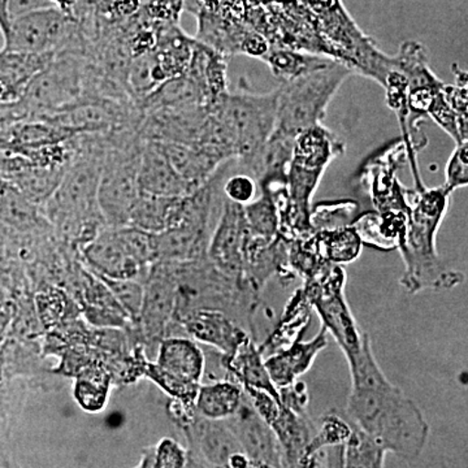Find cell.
Returning <instances> with one entry per match:
<instances>
[{
	"label": "cell",
	"mask_w": 468,
	"mask_h": 468,
	"mask_svg": "<svg viewBox=\"0 0 468 468\" xmlns=\"http://www.w3.org/2000/svg\"><path fill=\"white\" fill-rule=\"evenodd\" d=\"M174 320L196 343L214 347L224 359L232 358L241 345L252 337L232 316L218 309L187 310Z\"/></svg>",
	"instance_id": "cell-14"
},
{
	"label": "cell",
	"mask_w": 468,
	"mask_h": 468,
	"mask_svg": "<svg viewBox=\"0 0 468 468\" xmlns=\"http://www.w3.org/2000/svg\"><path fill=\"white\" fill-rule=\"evenodd\" d=\"M209 106L207 92L187 73L163 82L138 103V109L144 115L160 109Z\"/></svg>",
	"instance_id": "cell-24"
},
{
	"label": "cell",
	"mask_w": 468,
	"mask_h": 468,
	"mask_svg": "<svg viewBox=\"0 0 468 468\" xmlns=\"http://www.w3.org/2000/svg\"><path fill=\"white\" fill-rule=\"evenodd\" d=\"M322 55L307 54V52L288 50V48H271L261 61L270 67L271 72L282 82L292 81L315 69L326 60Z\"/></svg>",
	"instance_id": "cell-31"
},
{
	"label": "cell",
	"mask_w": 468,
	"mask_h": 468,
	"mask_svg": "<svg viewBox=\"0 0 468 468\" xmlns=\"http://www.w3.org/2000/svg\"><path fill=\"white\" fill-rule=\"evenodd\" d=\"M52 7L51 0H0V33H7L17 18Z\"/></svg>",
	"instance_id": "cell-37"
},
{
	"label": "cell",
	"mask_w": 468,
	"mask_h": 468,
	"mask_svg": "<svg viewBox=\"0 0 468 468\" xmlns=\"http://www.w3.org/2000/svg\"><path fill=\"white\" fill-rule=\"evenodd\" d=\"M246 227L252 236L276 239L280 234V218L275 199L268 189H260V196L243 206Z\"/></svg>",
	"instance_id": "cell-32"
},
{
	"label": "cell",
	"mask_w": 468,
	"mask_h": 468,
	"mask_svg": "<svg viewBox=\"0 0 468 468\" xmlns=\"http://www.w3.org/2000/svg\"><path fill=\"white\" fill-rule=\"evenodd\" d=\"M51 3L58 11L63 12V14L68 15V16H73V12H75L79 0H51Z\"/></svg>",
	"instance_id": "cell-45"
},
{
	"label": "cell",
	"mask_w": 468,
	"mask_h": 468,
	"mask_svg": "<svg viewBox=\"0 0 468 468\" xmlns=\"http://www.w3.org/2000/svg\"><path fill=\"white\" fill-rule=\"evenodd\" d=\"M75 399L88 412H100L109 401L111 377L100 363H90L76 375Z\"/></svg>",
	"instance_id": "cell-30"
},
{
	"label": "cell",
	"mask_w": 468,
	"mask_h": 468,
	"mask_svg": "<svg viewBox=\"0 0 468 468\" xmlns=\"http://www.w3.org/2000/svg\"><path fill=\"white\" fill-rule=\"evenodd\" d=\"M455 73V82L452 85H445V97L449 106L454 111L461 124L467 128V97L468 80L466 70H462L457 64L452 66Z\"/></svg>",
	"instance_id": "cell-40"
},
{
	"label": "cell",
	"mask_w": 468,
	"mask_h": 468,
	"mask_svg": "<svg viewBox=\"0 0 468 468\" xmlns=\"http://www.w3.org/2000/svg\"><path fill=\"white\" fill-rule=\"evenodd\" d=\"M221 468H228V467H221Z\"/></svg>",
	"instance_id": "cell-48"
},
{
	"label": "cell",
	"mask_w": 468,
	"mask_h": 468,
	"mask_svg": "<svg viewBox=\"0 0 468 468\" xmlns=\"http://www.w3.org/2000/svg\"><path fill=\"white\" fill-rule=\"evenodd\" d=\"M143 147L140 128L107 135L97 193L98 208L106 227L129 224L132 208L141 192L138 171Z\"/></svg>",
	"instance_id": "cell-5"
},
{
	"label": "cell",
	"mask_w": 468,
	"mask_h": 468,
	"mask_svg": "<svg viewBox=\"0 0 468 468\" xmlns=\"http://www.w3.org/2000/svg\"><path fill=\"white\" fill-rule=\"evenodd\" d=\"M38 206L14 185L0 181V224L18 234L32 233L41 226Z\"/></svg>",
	"instance_id": "cell-29"
},
{
	"label": "cell",
	"mask_w": 468,
	"mask_h": 468,
	"mask_svg": "<svg viewBox=\"0 0 468 468\" xmlns=\"http://www.w3.org/2000/svg\"><path fill=\"white\" fill-rule=\"evenodd\" d=\"M345 286L344 267L325 261L304 280L301 289L311 309L318 314L326 334L335 338L346 360H350L362 349L368 335L362 332L351 313L345 297Z\"/></svg>",
	"instance_id": "cell-8"
},
{
	"label": "cell",
	"mask_w": 468,
	"mask_h": 468,
	"mask_svg": "<svg viewBox=\"0 0 468 468\" xmlns=\"http://www.w3.org/2000/svg\"><path fill=\"white\" fill-rule=\"evenodd\" d=\"M311 311L313 309L304 298L303 292L302 289H298L292 294L289 303L286 304L284 314L277 323L272 334L268 335L263 344L260 345L263 356H266V353L272 354L277 350L284 349L295 341L302 340L304 332L310 325Z\"/></svg>",
	"instance_id": "cell-28"
},
{
	"label": "cell",
	"mask_w": 468,
	"mask_h": 468,
	"mask_svg": "<svg viewBox=\"0 0 468 468\" xmlns=\"http://www.w3.org/2000/svg\"><path fill=\"white\" fill-rule=\"evenodd\" d=\"M358 205L353 201L323 202L311 209V226L314 232L322 229L347 227L356 218Z\"/></svg>",
	"instance_id": "cell-33"
},
{
	"label": "cell",
	"mask_w": 468,
	"mask_h": 468,
	"mask_svg": "<svg viewBox=\"0 0 468 468\" xmlns=\"http://www.w3.org/2000/svg\"><path fill=\"white\" fill-rule=\"evenodd\" d=\"M15 303L12 301L3 304L0 307V349L7 341L9 334H11L12 322H14Z\"/></svg>",
	"instance_id": "cell-44"
},
{
	"label": "cell",
	"mask_w": 468,
	"mask_h": 468,
	"mask_svg": "<svg viewBox=\"0 0 468 468\" xmlns=\"http://www.w3.org/2000/svg\"><path fill=\"white\" fill-rule=\"evenodd\" d=\"M209 107L160 109L144 115L140 134L144 141L160 144H199L205 134Z\"/></svg>",
	"instance_id": "cell-15"
},
{
	"label": "cell",
	"mask_w": 468,
	"mask_h": 468,
	"mask_svg": "<svg viewBox=\"0 0 468 468\" xmlns=\"http://www.w3.org/2000/svg\"><path fill=\"white\" fill-rule=\"evenodd\" d=\"M280 403L284 408L297 412V414L306 415L307 406H309L310 396L307 385L303 381L297 380L288 387L279 388Z\"/></svg>",
	"instance_id": "cell-42"
},
{
	"label": "cell",
	"mask_w": 468,
	"mask_h": 468,
	"mask_svg": "<svg viewBox=\"0 0 468 468\" xmlns=\"http://www.w3.org/2000/svg\"><path fill=\"white\" fill-rule=\"evenodd\" d=\"M258 184L250 175L230 176L223 183V196L228 201L246 206L257 198Z\"/></svg>",
	"instance_id": "cell-39"
},
{
	"label": "cell",
	"mask_w": 468,
	"mask_h": 468,
	"mask_svg": "<svg viewBox=\"0 0 468 468\" xmlns=\"http://www.w3.org/2000/svg\"><path fill=\"white\" fill-rule=\"evenodd\" d=\"M184 197H163L140 192L128 226L158 234L177 226Z\"/></svg>",
	"instance_id": "cell-25"
},
{
	"label": "cell",
	"mask_w": 468,
	"mask_h": 468,
	"mask_svg": "<svg viewBox=\"0 0 468 468\" xmlns=\"http://www.w3.org/2000/svg\"><path fill=\"white\" fill-rule=\"evenodd\" d=\"M277 91L267 94L228 91L211 112L232 144L236 160L245 168L267 143L275 129Z\"/></svg>",
	"instance_id": "cell-6"
},
{
	"label": "cell",
	"mask_w": 468,
	"mask_h": 468,
	"mask_svg": "<svg viewBox=\"0 0 468 468\" xmlns=\"http://www.w3.org/2000/svg\"><path fill=\"white\" fill-rule=\"evenodd\" d=\"M155 448L154 468H183L186 460V449L174 439H163Z\"/></svg>",
	"instance_id": "cell-41"
},
{
	"label": "cell",
	"mask_w": 468,
	"mask_h": 468,
	"mask_svg": "<svg viewBox=\"0 0 468 468\" xmlns=\"http://www.w3.org/2000/svg\"><path fill=\"white\" fill-rule=\"evenodd\" d=\"M241 385L232 378H221L211 383L201 384L197 393V412L209 420H227L236 414L243 401Z\"/></svg>",
	"instance_id": "cell-27"
},
{
	"label": "cell",
	"mask_w": 468,
	"mask_h": 468,
	"mask_svg": "<svg viewBox=\"0 0 468 468\" xmlns=\"http://www.w3.org/2000/svg\"><path fill=\"white\" fill-rule=\"evenodd\" d=\"M138 185L141 192L154 196L186 197L194 193L172 167L163 144L155 141H144Z\"/></svg>",
	"instance_id": "cell-20"
},
{
	"label": "cell",
	"mask_w": 468,
	"mask_h": 468,
	"mask_svg": "<svg viewBox=\"0 0 468 468\" xmlns=\"http://www.w3.org/2000/svg\"><path fill=\"white\" fill-rule=\"evenodd\" d=\"M248 227H246L243 206L224 198L220 215L211 239H209L207 258L215 267L242 288L252 291L243 275V248H245Z\"/></svg>",
	"instance_id": "cell-12"
},
{
	"label": "cell",
	"mask_w": 468,
	"mask_h": 468,
	"mask_svg": "<svg viewBox=\"0 0 468 468\" xmlns=\"http://www.w3.org/2000/svg\"><path fill=\"white\" fill-rule=\"evenodd\" d=\"M468 185V143L455 144L451 159L445 169V184L442 185L452 194Z\"/></svg>",
	"instance_id": "cell-38"
},
{
	"label": "cell",
	"mask_w": 468,
	"mask_h": 468,
	"mask_svg": "<svg viewBox=\"0 0 468 468\" xmlns=\"http://www.w3.org/2000/svg\"><path fill=\"white\" fill-rule=\"evenodd\" d=\"M451 196L443 186L426 187L415 193L408 230L399 248L405 264L399 282L410 294L449 291L460 285L463 279L441 260L436 246L437 233L448 211Z\"/></svg>",
	"instance_id": "cell-3"
},
{
	"label": "cell",
	"mask_w": 468,
	"mask_h": 468,
	"mask_svg": "<svg viewBox=\"0 0 468 468\" xmlns=\"http://www.w3.org/2000/svg\"><path fill=\"white\" fill-rule=\"evenodd\" d=\"M328 346V334L324 328L309 341L298 340L284 349L277 350L264 358L268 375L273 385L279 388L288 387L300 380L310 371L316 358Z\"/></svg>",
	"instance_id": "cell-18"
},
{
	"label": "cell",
	"mask_w": 468,
	"mask_h": 468,
	"mask_svg": "<svg viewBox=\"0 0 468 468\" xmlns=\"http://www.w3.org/2000/svg\"><path fill=\"white\" fill-rule=\"evenodd\" d=\"M344 151L343 141L323 124L313 126L295 140L286 184L268 189L279 211L280 234L286 239L314 233L310 218L314 196L326 168Z\"/></svg>",
	"instance_id": "cell-2"
},
{
	"label": "cell",
	"mask_w": 468,
	"mask_h": 468,
	"mask_svg": "<svg viewBox=\"0 0 468 468\" xmlns=\"http://www.w3.org/2000/svg\"><path fill=\"white\" fill-rule=\"evenodd\" d=\"M394 66L405 76L408 82V107L412 132L420 143V128L417 122L426 119L437 100L441 97L445 84L431 69L426 48L417 41L403 42L399 51L393 55Z\"/></svg>",
	"instance_id": "cell-11"
},
{
	"label": "cell",
	"mask_w": 468,
	"mask_h": 468,
	"mask_svg": "<svg viewBox=\"0 0 468 468\" xmlns=\"http://www.w3.org/2000/svg\"><path fill=\"white\" fill-rule=\"evenodd\" d=\"M347 365L351 378L347 399L350 423L385 452H393L403 460H417L426 446L430 426L417 403L385 377L369 335Z\"/></svg>",
	"instance_id": "cell-1"
},
{
	"label": "cell",
	"mask_w": 468,
	"mask_h": 468,
	"mask_svg": "<svg viewBox=\"0 0 468 468\" xmlns=\"http://www.w3.org/2000/svg\"><path fill=\"white\" fill-rule=\"evenodd\" d=\"M8 51L24 54H57L63 50H84L86 43L76 17L52 7L15 20L3 34Z\"/></svg>",
	"instance_id": "cell-9"
},
{
	"label": "cell",
	"mask_w": 468,
	"mask_h": 468,
	"mask_svg": "<svg viewBox=\"0 0 468 468\" xmlns=\"http://www.w3.org/2000/svg\"><path fill=\"white\" fill-rule=\"evenodd\" d=\"M221 365L230 378L241 385L242 389L261 390L280 402L279 390L268 375L263 353L254 338L250 337L242 344L232 358L224 359L221 356Z\"/></svg>",
	"instance_id": "cell-23"
},
{
	"label": "cell",
	"mask_w": 468,
	"mask_h": 468,
	"mask_svg": "<svg viewBox=\"0 0 468 468\" xmlns=\"http://www.w3.org/2000/svg\"><path fill=\"white\" fill-rule=\"evenodd\" d=\"M156 365L172 377L190 384H202L206 356L198 343L189 337L167 335L158 345Z\"/></svg>",
	"instance_id": "cell-21"
},
{
	"label": "cell",
	"mask_w": 468,
	"mask_h": 468,
	"mask_svg": "<svg viewBox=\"0 0 468 468\" xmlns=\"http://www.w3.org/2000/svg\"><path fill=\"white\" fill-rule=\"evenodd\" d=\"M144 374L153 383L158 385L169 399L184 403L186 406H194L199 385L186 383L180 378L172 377L165 369L159 367L155 362H144Z\"/></svg>",
	"instance_id": "cell-35"
},
{
	"label": "cell",
	"mask_w": 468,
	"mask_h": 468,
	"mask_svg": "<svg viewBox=\"0 0 468 468\" xmlns=\"http://www.w3.org/2000/svg\"><path fill=\"white\" fill-rule=\"evenodd\" d=\"M351 432H353V424L335 412H328L320 421L319 430L314 433L306 454H314L322 449L345 445Z\"/></svg>",
	"instance_id": "cell-34"
},
{
	"label": "cell",
	"mask_w": 468,
	"mask_h": 468,
	"mask_svg": "<svg viewBox=\"0 0 468 468\" xmlns=\"http://www.w3.org/2000/svg\"><path fill=\"white\" fill-rule=\"evenodd\" d=\"M306 241L320 260L338 266L358 260L363 248L362 239L353 226L315 230Z\"/></svg>",
	"instance_id": "cell-26"
},
{
	"label": "cell",
	"mask_w": 468,
	"mask_h": 468,
	"mask_svg": "<svg viewBox=\"0 0 468 468\" xmlns=\"http://www.w3.org/2000/svg\"><path fill=\"white\" fill-rule=\"evenodd\" d=\"M37 309L43 324L52 326L57 324L63 316L64 303L58 292H45L37 297Z\"/></svg>",
	"instance_id": "cell-43"
},
{
	"label": "cell",
	"mask_w": 468,
	"mask_h": 468,
	"mask_svg": "<svg viewBox=\"0 0 468 468\" xmlns=\"http://www.w3.org/2000/svg\"><path fill=\"white\" fill-rule=\"evenodd\" d=\"M408 162L402 140L369 158L360 172V183L377 212H410L415 190L403 186L397 172Z\"/></svg>",
	"instance_id": "cell-10"
},
{
	"label": "cell",
	"mask_w": 468,
	"mask_h": 468,
	"mask_svg": "<svg viewBox=\"0 0 468 468\" xmlns=\"http://www.w3.org/2000/svg\"><path fill=\"white\" fill-rule=\"evenodd\" d=\"M55 54H24L0 50V106L14 103L37 73L48 66Z\"/></svg>",
	"instance_id": "cell-22"
},
{
	"label": "cell",
	"mask_w": 468,
	"mask_h": 468,
	"mask_svg": "<svg viewBox=\"0 0 468 468\" xmlns=\"http://www.w3.org/2000/svg\"><path fill=\"white\" fill-rule=\"evenodd\" d=\"M353 72L340 61L326 58L306 75L282 82L276 89L273 132L297 140L303 132L322 124L329 103Z\"/></svg>",
	"instance_id": "cell-4"
},
{
	"label": "cell",
	"mask_w": 468,
	"mask_h": 468,
	"mask_svg": "<svg viewBox=\"0 0 468 468\" xmlns=\"http://www.w3.org/2000/svg\"><path fill=\"white\" fill-rule=\"evenodd\" d=\"M154 454H155V448H154V446L144 449L140 464L134 468H154Z\"/></svg>",
	"instance_id": "cell-46"
},
{
	"label": "cell",
	"mask_w": 468,
	"mask_h": 468,
	"mask_svg": "<svg viewBox=\"0 0 468 468\" xmlns=\"http://www.w3.org/2000/svg\"><path fill=\"white\" fill-rule=\"evenodd\" d=\"M224 421L239 440L243 452L252 462L273 468H285L284 454L275 433L255 411L248 397H243L236 414Z\"/></svg>",
	"instance_id": "cell-16"
},
{
	"label": "cell",
	"mask_w": 468,
	"mask_h": 468,
	"mask_svg": "<svg viewBox=\"0 0 468 468\" xmlns=\"http://www.w3.org/2000/svg\"><path fill=\"white\" fill-rule=\"evenodd\" d=\"M82 254L92 273L112 280H138L149 275L150 268L135 261L116 228L106 227L86 243Z\"/></svg>",
	"instance_id": "cell-17"
},
{
	"label": "cell",
	"mask_w": 468,
	"mask_h": 468,
	"mask_svg": "<svg viewBox=\"0 0 468 468\" xmlns=\"http://www.w3.org/2000/svg\"><path fill=\"white\" fill-rule=\"evenodd\" d=\"M98 277L112 292L117 303L122 307L129 319L138 324L141 306H143L144 282H138V280H112L103 276Z\"/></svg>",
	"instance_id": "cell-36"
},
{
	"label": "cell",
	"mask_w": 468,
	"mask_h": 468,
	"mask_svg": "<svg viewBox=\"0 0 468 468\" xmlns=\"http://www.w3.org/2000/svg\"><path fill=\"white\" fill-rule=\"evenodd\" d=\"M177 282L171 264L158 261L150 267L144 282L143 306L138 325L151 343H160L174 322Z\"/></svg>",
	"instance_id": "cell-13"
},
{
	"label": "cell",
	"mask_w": 468,
	"mask_h": 468,
	"mask_svg": "<svg viewBox=\"0 0 468 468\" xmlns=\"http://www.w3.org/2000/svg\"><path fill=\"white\" fill-rule=\"evenodd\" d=\"M181 430L186 441L192 442L214 468L228 467L234 454L243 452L239 440L224 420H209L197 412L193 420Z\"/></svg>",
	"instance_id": "cell-19"
},
{
	"label": "cell",
	"mask_w": 468,
	"mask_h": 468,
	"mask_svg": "<svg viewBox=\"0 0 468 468\" xmlns=\"http://www.w3.org/2000/svg\"><path fill=\"white\" fill-rule=\"evenodd\" d=\"M12 301V291L5 280L0 279V307L7 302Z\"/></svg>",
	"instance_id": "cell-47"
},
{
	"label": "cell",
	"mask_w": 468,
	"mask_h": 468,
	"mask_svg": "<svg viewBox=\"0 0 468 468\" xmlns=\"http://www.w3.org/2000/svg\"><path fill=\"white\" fill-rule=\"evenodd\" d=\"M86 52L63 50L30 80L16 101L5 104L17 122L39 119L79 100L84 86Z\"/></svg>",
	"instance_id": "cell-7"
}]
</instances>
